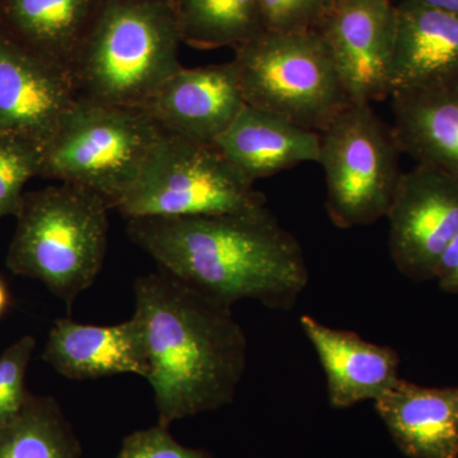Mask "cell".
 <instances>
[{
  "mask_svg": "<svg viewBox=\"0 0 458 458\" xmlns=\"http://www.w3.org/2000/svg\"><path fill=\"white\" fill-rule=\"evenodd\" d=\"M128 234L159 269L232 307L289 309L309 284L303 250L267 207L252 212L128 219Z\"/></svg>",
  "mask_w": 458,
  "mask_h": 458,
  "instance_id": "1",
  "label": "cell"
},
{
  "mask_svg": "<svg viewBox=\"0 0 458 458\" xmlns=\"http://www.w3.org/2000/svg\"><path fill=\"white\" fill-rule=\"evenodd\" d=\"M134 295L158 423L231 403L247 366V337L231 307L161 269L135 280Z\"/></svg>",
  "mask_w": 458,
  "mask_h": 458,
  "instance_id": "2",
  "label": "cell"
},
{
  "mask_svg": "<svg viewBox=\"0 0 458 458\" xmlns=\"http://www.w3.org/2000/svg\"><path fill=\"white\" fill-rule=\"evenodd\" d=\"M176 0H105L71 68L78 98L144 108L181 68Z\"/></svg>",
  "mask_w": 458,
  "mask_h": 458,
  "instance_id": "3",
  "label": "cell"
},
{
  "mask_svg": "<svg viewBox=\"0 0 458 458\" xmlns=\"http://www.w3.org/2000/svg\"><path fill=\"white\" fill-rule=\"evenodd\" d=\"M110 210L104 198L71 183L26 192L5 259L8 269L38 280L72 310L104 267Z\"/></svg>",
  "mask_w": 458,
  "mask_h": 458,
  "instance_id": "4",
  "label": "cell"
},
{
  "mask_svg": "<svg viewBox=\"0 0 458 458\" xmlns=\"http://www.w3.org/2000/svg\"><path fill=\"white\" fill-rule=\"evenodd\" d=\"M164 135L143 108L78 98L44 147L40 176L96 192L114 209Z\"/></svg>",
  "mask_w": 458,
  "mask_h": 458,
  "instance_id": "5",
  "label": "cell"
},
{
  "mask_svg": "<svg viewBox=\"0 0 458 458\" xmlns=\"http://www.w3.org/2000/svg\"><path fill=\"white\" fill-rule=\"evenodd\" d=\"M246 105L321 132L352 104L316 30L265 31L234 47L231 60Z\"/></svg>",
  "mask_w": 458,
  "mask_h": 458,
  "instance_id": "6",
  "label": "cell"
},
{
  "mask_svg": "<svg viewBox=\"0 0 458 458\" xmlns=\"http://www.w3.org/2000/svg\"><path fill=\"white\" fill-rule=\"evenodd\" d=\"M254 185L216 144L164 131L140 179L114 209L128 219L252 212L267 207Z\"/></svg>",
  "mask_w": 458,
  "mask_h": 458,
  "instance_id": "7",
  "label": "cell"
},
{
  "mask_svg": "<svg viewBox=\"0 0 458 458\" xmlns=\"http://www.w3.org/2000/svg\"><path fill=\"white\" fill-rule=\"evenodd\" d=\"M319 135L331 222L364 227L387 216L403 174L391 126L369 104H351Z\"/></svg>",
  "mask_w": 458,
  "mask_h": 458,
  "instance_id": "8",
  "label": "cell"
},
{
  "mask_svg": "<svg viewBox=\"0 0 458 458\" xmlns=\"http://www.w3.org/2000/svg\"><path fill=\"white\" fill-rule=\"evenodd\" d=\"M386 216L397 269L417 282L434 279L443 251L458 234V181L417 165L401 174Z\"/></svg>",
  "mask_w": 458,
  "mask_h": 458,
  "instance_id": "9",
  "label": "cell"
},
{
  "mask_svg": "<svg viewBox=\"0 0 458 458\" xmlns=\"http://www.w3.org/2000/svg\"><path fill=\"white\" fill-rule=\"evenodd\" d=\"M352 104L391 96L397 7L391 0H336L316 27Z\"/></svg>",
  "mask_w": 458,
  "mask_h": 458,
  "instance_id": "10",
  "label": "cell"
},
{
  "mask_svg": "<svg viewBox=\"0 0 458 458\" xmlns=\"http://www.w3.org/2000/svg\"><path fill=\"white\" fill-rule=\"evenodd\" d=\"M71 71L18 44L0 29V134L47 146L74 106Z\"/></svg>",
  "mask_w": 458,
  "mask_h": 458,
  "instance_id": "11",
  "label": "cell"
},
{
  "mask_svg": "<svg viewBox=\"0 0 458 458\" xmlns=\"http://www.w3.org/2000/svg\"><path fill=\"white\" fill-rule=\"evenodd\" d=\"M246 106L233 63L170 75L143 110L167 134L216 144Z\"/></svg>",
  "mask_w": 458,
  "mask_h": 458,
  "instance_id": "12",
  "label": "cell"
},
{
  "mask_svg": "<svg viewBox=\"0 0 458 458\" xmlns=\"http://www.w3.org/2000/svg\"><path fill=\"white\" fill-rule=\"evenodd\" d=\"M41 360L60 376L74 381L117 375L147 378L149 369L143 327L135 315L116 325L57 318L50 328Z\"/></svg>",
  "mask_w": 458,
  "mask_h": 458,
  "instance_id": "13",
  "label": "cell"
},
{
  "mask_svg": "<svg viewBox=\"0 0 458 458\" xmlns=\"http://www.w3.org/2000/svg\"><path fill=\"white\" fill-rule=\"evenodd\" d=\"M301 327L318 352L334 408L378 400L399 381L400 360L394 349L328 327L309 315L301 318Z\"/></svg>",
  "mask_w": 458,
  "mask_h": 458,
  "instance_id": "14",
  "label": "cell"
},
{
  "mask_svg": "<svg viewBox=\"0 0 458 458\" xmlns=\"http://www.w3.org/2000/svg\"><path fill=\"white\" fill-rule=\"evenodd\" d=\"M375 406L405 456L458 458V387H424L400 378Z\"/></svg>",
  "mask_w": 458,
  "mask_h": 458,
  "instance_id": "15",
  "label": "cell"
},
{
  "mask_svg": "<svg viewBox=\"0 0 458 458\" xmlns=\"http://www.w3.org/2000/svg\"><path fill=\"white\" fill-rule=\"evenodd\" d=\"M216 146L229 164L255 183L298 165L318 164L321 135L246 105Z\"/></svg>",
  "mask_w": 458,
  "mask_h": 458,
  "instance_id": "16",
  "label": "cell"
},
{
  "mask_svg": "<svg viewBox=\"0 0 458 458\" xmlns=\"http://www.w3.org/2000/svg\"><path fill=\"white\" fill-rule=\"evenodd\" d=\"M391 98L400 152L458 181V80L397 90Z\"/></svg>",
  "mask_w": 458,
  "mask_h": 458,
  "instance_id": "17",
  "label": "cell"
},
{
  "mask_svg": "<svg viewBox=\"0 0 458 458\" xmlns=\"http://www.w3.org/2000/svg\"><path fill=\"white\" fill-rule=\"evenodd\" d=\"M396 7L391 95L397 90L457 81L458 14L419 0H401Z\"/></svg>",
  "mask_w": 458,
  "mask_h": 458,
  "instance_id": "18",
  "label": "cell"
},
{
  "mask_svg": "<svg viewBox=\"0 0 458 458\" xmlns=\"http://www.w3.org/2000/svg\"><path fill=\"white\" fill-rule=\"evenodd\" d=\"M105 0H0V29L71 71Z\"/></svg>",
  "mask_w": 458,
  "mask_h": 458,
  "instance_id": "19",
  "label": "cell"
},
{
  "mask_svg": "<svg viewBox=\"0 0 458 458\" xmlns=\"http://www.w3.org/2000/svg\"><path fill=\"white\" fill-rule=\"evenodd\" d=\"M0 458H83V452L59 403L31 394L20 414L0 429Z\"/></svg>",
  "mask_w": 458,
  "mask_h": 458,
  "instance_id": "20",
  "label": "cell"
},
{
  "mask_svg": "<svg viewBox=\"0 0 458 458\" xmlns=\"http://www.w3.org/2000/svg\"><path fill=\"white\" fill-rule=\"evenodd\" d=\"M182 40L198 49L237 47L267 31L260 0H176Z\"/></svg>",
  "mask_w": 458,
  "mask_h": 458,
  "instance_id": "21",
  "label": "cell"
},
{
  "mask_svg": "<svg viewBox=\"0 0 458 458\" xmlns=\"http://www.w3.org/2000/svg\"><path fill=\"white\" fill-rule=\"evenodd\" d=\"M44 146L17 134H0V221L16 216L25 186L40 176Z\"/></svg>",
  "mask_w": 458,
  "mask_h": 458,
  "instance_id": "22",
  "label": "cell"
},
{
  "mask_svg": "<svg viewBox=\"0 0 458 458\" xmlns=\"http://www.w3.org/2000/svg\"><path fill=\"white\" fill-rule=\"evenodd\" d=\"M35 348V337L26 335L0 354V429L20 414L31 394L26 376Z\"/></svg>",
  "mask_w": 458,
  "mask_h": 458,
  "instance_id": "23",
  "label": "cell"
},
{
  "mask_svg": "<svg viewBox=\"0 0 458 458\" xmlns=\"http://www.w3.org/2000/svg\"><path fill=\"white\" fill-rule=\"evenodd\" d=\"M336 0H260L267 31L315 30Z\"/></svg>",
  "mask_w": 458,
  "mask_h": 458,
  "instance_id": "24",
  "label": "cell"
},
{
  "mask_svg": "<svg viewBox=\"0 0 458 458\" xmlns=\"http://www.w3.org/2000/svg\"><path fill=\"white\" fill-rule=\"evenodd\" d=\"M168 428L157 423L155 427L135 430L123 439L114 458H213L208 451L181 445Z\"/></svg>",
  "mask_w": 458,
  "mask_h": 458,
  "instance_id": "25",
  "label": "cell"
},
{
  "mask_svg": "<svg viewBox=\"0 0 458 458\" xmlns=\"http://www.w3.org/2000/svg\"><path fill=\"white\" fill-rule=\"evenodd\" d=\"M434 279L438 282L442 291L458 293V234L443 251L437 264Z\"/></svg>",
  "mask_w": 458,
  "mask_h": 458,
  "instance_id": "26",
  "label": "cell"
},
{
  "mask_svg": "<svg viewBox=\"0 0 458 458\" xmlns=\"http://www.w3.org/2000/svg\"><path fill=\"white\" fill-rule=\"evenodd\" d=\"M419 2L430 5V7L458 14V0H419Z\"/></svg>",
  "mask_w": 458,
  "mask_h": 458,
  "instance_id": "27",
  "label": "cell"
},
{
  "mask_svg": "<svg viewBox=\"0 0 458 458\" xmlns=\"http://www.w3.org/2000/svg\"><path fill=\"white\" fill-rule=\"evenodd\" d=\"M9 304H11V294L5 283L0 278V318L7 312Z\"/></svg>",
  "mask_w": 458,
  "mask_h": 458,
  "instance_id": "28",
  "label": "cell"
}]
</instances>
